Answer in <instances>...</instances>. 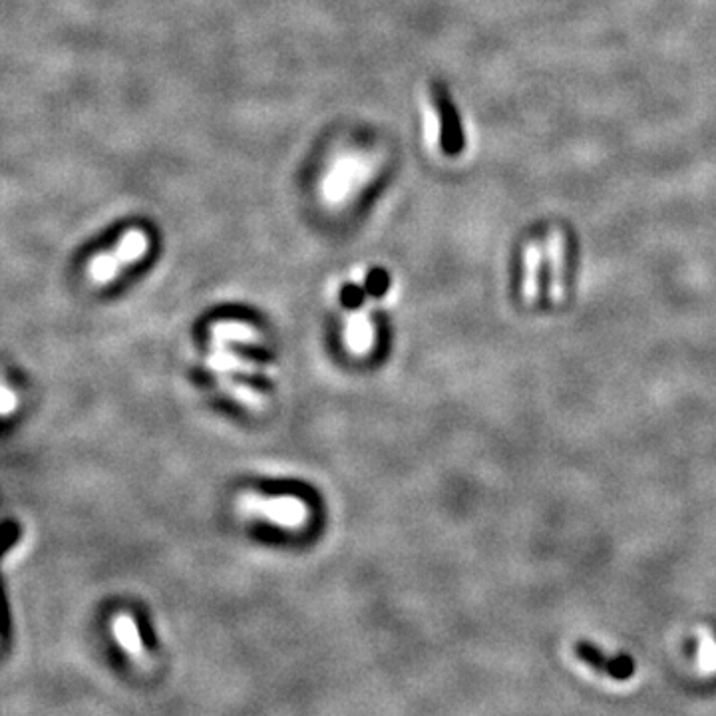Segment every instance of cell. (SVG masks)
I'll return each mask as SVG.
<instances>
[{
	"label": "cell",
	"mask_w": 716,
	"mask_h": 716,
	"mask_svg": "<svg viewBox=\"0 0 716 716\" xmlns=\"http://www.w3.org/2000/svg\"><path fill=\"white\" fill-rule=\"evenodd\" d=\"M237 507L247 518L265 520L280 530L298 531L311 518V507L297 496H261L259 492H245Z\"/></svg>",
	"instance_id": "1"
},
{
	"label": "cell",
	"mask_w": 716,
	"mask_h": 716,
	"mask_svg": "<svg viewBox=\"0 0 716 716\" xmlns=\"http://www.w3.org/2000/svg\"><path fill=\"white\" fill-rule=\"evenodd\" d=\"M146 251H148V235L140 229H132L124 235L114 251L99 253L98 257L90 261L88 277L92 279V283L96 285L112 283V280L122 273V267L132 265V263L142 259Z\"/></svg>",
	"instance_id": "2"
},
{
	"label": "cell",
	"mask_w": 716,
	"mask_h": 716,
	"mask_svg": "<svg viewBox=\"0 0 716 716\" xmlns=\"http://www.w3.org/2000/svg\"><path fill=\"white\" fill-rule=\"evenodd\" d=\"M575 655L587 663L589 667H593L595 670H600L603 675H609L611 678H617V681H627L635 673V663L629 655L621 657H605V652H601L595 645L587 641H579L575 645Z\"/></svg>",
	"instance_id": "3"
},
{
	"label": "cell",
	"mask_w": 716,
	"mask_h": 716,
	"mask_svg": "<svg viewBox=\"0 0 716 716\" xmlns=\"http://www.w3.org/2000/svg\"><path fill=\"white\" fill-rule=\"evenodd\" d=\"M112 631H114V639L117 645L122 647V651L134 660L135 665H140V667L148 665V652H146V647H143L138 625H135L132 615H128V613L114 615Z\"/></svg>",
	"instance_id": "4"
},
{
	"label": "cell",
	"mask_w": 716,
	"mask_h": 716,
	"mask_svg": "<svg viewBox=\"0 0 716 716\" xmlns=\"http://www.w3.org/2000/svg\"><path fill=\"white\" fill-rule=\"evenodd\" d=\"M344 344L357 357H367L373 352L376 342L375 324L367 313H355L347 319L344 324Z\"/></svg>",
	"instance_id": "5"
},
{
	"label": "cell",
	"mask_w": 716,
	"mask_h": 716,
	"mask_svg": "<svg viewBox=\"0 0 716 716\" xmlns=\"http://www.w3.org/2000/svg\"><path fill=\"white\" fill-rule=\"evenodd\" d=\"M438 110H440V135H442V150L448 156H458L464 150V130H462L460 116L454 104L450 102L446 94H438Z\"/></svg>",
	"instance_id": "6"
},
{
	"label": "cell",
	"mask_w": 716,
	"mask_h": 716,
	"mask_svg": "<svg viewBox=\"0 0 716 716\" xmlns=\"http://www.w3.org/2000/svg\"><path fill=\"white\" fill-rule=\"evenodd\" d=\"M365 174H367V166L360 160L357 158L342 160L337 169L331 174V177L326 179L324 192L331 197V202H339V199L349 194V189H352L365 179Z\"/></svg>",
	"instance_id": "7"
},
{
	"label": "cell",
	"mask_w": 716,
	"mask_h": 716,
	"mask_svg": "<svg viewBox=\"0 0 716 716\" xmlns=\"http://www.w3.org/2000/svg\"><path fill=\"white\" fill-rule=\"evenodd\" d=\"M551 279H554V265H551L548 253H541V261L538 267V293L539 303H549V291H551Z\"/></svg>",
	"instance_id": "8"
},
{
	"label": "cell",
	"mask_w": 716,
	"mask_h": 716,
	"mask_svg": "<svg viewBox=\"0 0 716 716\" xmlns=\"http://www.w3.org/2000/svg\"><path fill=\"white\" fill-rule=\"evenodd\" d=\"M14 406H16V398L13 396L8 384H4V388H3V412H4V416L11 414Z\"/></svg>",
	"instance_id": "9"
}]
</instances>
